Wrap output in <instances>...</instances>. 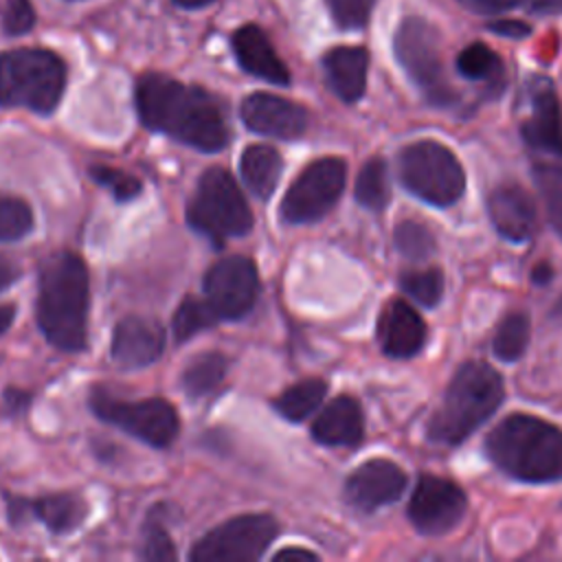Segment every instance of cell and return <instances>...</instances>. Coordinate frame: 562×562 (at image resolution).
Segmentation results:
<instances>
[{
  "label": "cell",
  "instance_id": "cell-28",
  "mask_svg": "<svg viewBox=\"0 0 562 562\" xmlns=\"http://www.w3.org/2000/svg\"><path fill=\"white\" fill-rule=\"evenodd\" d=\"M529 316L525 312H509L503 316V321L496 327L494 340H492V349L494 356L503 362H514L518 360L527 345H529Z\"/></svg>",
  "mask_w": 562,
  "mask_h": 562
},
{
  "label": "cell",
  "instance_id": "cell-25",
  "mask_svg": "<svg viewBox=\"0 0 562 562\" xmlns=\"http://www.w3.org/2000/svg\"><path fill=\"white\" fill-rule=\"evenodd\" d=\"M226 369H228V358L222 351H204L184 367L180 378L182 391L193 400L204 397L222 384Z\"/></svg>",
  "mask_w": 562,
  "mask_h": 562
},
{
  "label": "cell",
  "instance_id": "cell-10",
  "mask_svg": "<svg viewBox=\"0 0 562 562\" xmlns=\"http://www.w3.org/2000/svg\"><path fill=\"white\" fill-rule=\"evenodd\" d=\"M279 525L270 514L235 516L209 533L191 549L193 562H255L277 538Z\"/></svg>",
  "mask_w": 562,
  "mask_h": 562
},
{
  "label": "cell",
  "instance_id": "cell-3",
  "mask_svg": "<svg viewBox=\"0 0 562 562\" xmlns=\"http://www.w3.org/2000/svg\"><path fill=\"white\" fill-rule=\"evenodd\" d=\"M485 452L498 470L522 483L562 479V430L536 415L501 419L485 439Z\"/></svg>",
  "mask_w": 562,
  "mask_h": 562
},
{
  "label": "cell",
  "instance_id": "cell-31",
  "mask_svg": "<svg viewBox=\"0 0 562 562\" xmlns=\"http://www.w3.org/2000/svg\"><path fill=\"white\" fill-rule=\"evenodd\" d=\"M457 70L465 79H476V81H498L503 75V64L498 55L487 48L481 42H474L465 46L459 57H457Z\"/></svg>",
  "mask_w": 562,
  "mask_h": 562
},
{
  "label": "cell",
  "instance_id": "cell-45",
  "mask_svg": "<svg viewBox=\"0 0 562 562\" xmlns=\"http://www.w3.org/2000/svg\"><path fill=\"white\" fill-rule=\"evenodd\" d=\"M551 279H553V268H551L549 263H544V261H540V263L531 270V281H533L536 285H547Z\"/></svg>",
  "mask_w": 562,
  "mask_h": 562
},
{
  "label": "cell",
  "instance_id": "cell-6",
  "mask_svg": "<svg viewBox=\"0 0 562 562\" xmlns=\"http://www.w3.org/2000/svg\"><path fill=\"white\" fill-rule=\"evenodd\" d=\"M187 222L215 248H222L226 239L248 235L255 220L233 176L222 167H211L200 176L187 204Z\"/></svg>",
  "mask_w": 562,
  "mask_h": 562
},
{
  "label": "cell",
  "instance_id": "cell-7",
  "mask_svg": "<svg viewBox=\"0 0 562 562\" xmlns=\"http://www.w3.org/2000/svg\"><path fill=\"white\" fill-rule=\"evenodd\" d=\"M402 184L419 200L446 209L452 206L465 189V173L457 156L437 140H417L406 145L397 158Z\"/></svg>",
  "mask_w": 562,
  "mask_h": 562
},
{
  "label": "cell",
  "instance_id": "cell-32",
  "mask_svg": "<svg viewBox=\"0 0 562 562\" xmlns=\"http://www.w3.org/2000/svg\"><path fill=\"white\" fill-rule=\"evenodd\" d=\"M400 288L424 307H435L443 296V274L437 268L406 270L400 274Z\"/></svg>",
  "mask_w": 562,
  "mask_h": 562
},
{
  "label": "cell",
  "instance_id": "cell-16",
  "mask_svg": "<svg viewBox=\"0 0 562 562\" xmlns=\"http://www.w3.org/2000/svg\"><path fill=\"white\" fill-rule=\"evenodd\" d=\"M241 121L250 132L292 140L307 130V110L270 92H252L241 103Z\"/></svg>",
  "mask_w": 562,
  "mask_h": 562
},
{
  "label": "cell",
  "instance_id": "cell-18",
  "mask_svg": "<svg viewBox=\"0 0 562 562\" xmlns=\"http://www.w3.org/2000/svg\"><path fill=\"white\" fill-rule=\"evenodd\" d=\"M165 349V329L158 321L145 316H125L112 334V360L125 369H140L160 358Z\"/></svg>",
  "mask_w": 562,
  "mask_h": 562
},
{
  "label": "cell",
  "instance_id": "cell-33",
  "mask_svg": "<svg viewBox=\"0 0 562 562\" xmlns=\"http://www.w3.org/2000/svg\"><path fill=\"white\" fill-rule=\"evenodd\" d=\"M393 241L397 250L411 259V261H422L428 259L435 252V235L424 226L422 222L415 220H404L395 226Z\"/></svg>",
  "mask_w": 562,
  "mask_h": 562
},
{
  "label": "cell",
  "instance_id": "cell-4",
  "mask_svg": "<svg viewBox=\"0 0 562 562\" xmlns=\"http://www.w3.org/2000/svg\"><path fill=\"white\" fill-rule=\"evenodd\" d=\"M505 397L503 378L483 360L463 362L432 417L426 426V437L435 443L459 446L483 422H487Z\"/></svg>",
  "mask_w": 562,
  "mask_h": 562
},
{
  "label": "cell",
  "instance_id": "cell-39",
  "mask_svg": "<svg viewBox=\"0 0 562 562\" xmlns=\"http://www.w3.org/2000/svg\"><path fill=\"white\" fill-rule=\"evenodd\" d=\"M31 404V393L18 386H9L2 393V406L7 411V415H22L24 411H29Z\"/></svg>",
  "mask_w": 562,
  "mask_h": 562
},
{
  "label": "cell",
  "instance_id": "cell-30",
  "mask_svg": "<svg viewBox=\"0 0 562 562\" xmlns=\"http://www.w3.org/2000/svg\"><path fill=\"white\" fill-rule=\"evenodd\" d=\"M215 323H220V318L206 303V299L187 296L173 314V336L178 342H182L193 338L198 331L213 327Z\"/></svg>",
  "mask_w": 562,
  "mask_h": 562
},
{
  "label": "cell",
  "instance_id": "cell-5",
  "mask_svg": "<svg viewBox=\"0 0 562 562\" xmlns=\"http://www.w3.org/2000/svg\"><path fill=\"white\" fill-rule=\"evenodd\" d=\"M66 88L64 61L44 48H13L0 55V105L48 114Z\"/></svg>",
  "mask_w": 562,
  "mask_h": 562
},
{
  "label": "cell",
  "instance_id": "cell-36",
  "mask_svg": "<svg viewBox=\"0 0 562 562\" xmlns=\"http://www.w3.org/2000/svg\"><path fill=\"white\" fill-rule=\"evenodd\" d=\"M143 560L149 562H167V560H176V547L165 529V522H160L156 518V509L147 516V525L143 531V544H140V553Z\"/></svg>",
  "mask_w": 562,
  "mask_h": 562
},
{
  "label": "cell",
  "instance_id": "cell-9",
  "mask_svg": "<svg viewBox=\"0 0 562 562\" xmlns=\"http://www.w3.org/2000/svg\"><path fill=\"white\" fill-rule=\"evenodd\" d=\"M90 408L103 422L154 448L169 446L180 430L176 408L160 397L121 400L105 389H94L90 393Z\"/></svg>",
  "mask_w": 562,
  "mask_h": 562
},
{
  "label": "cell",
  "instance_id": "cell-14",
  "mask_svg": "<svg viewBox=\"0 0 562 562\" xmlns=\"http://www.w3.org/2000/svg\"><path fill=\"white\" fill-rule=\"evenodd\" d=\"M88 516V503L81 494L57 492L40 498H24L7 494V518L11 525H22L31 518L44 522L53 533H70Z\"/></svg>",
  "mask_w": 562,
  "mask_h": 562
},
{
  "label": "cell",
  "instance_id": "cell-13",
  "mask_svg": "<svg viewBox=\"0 0 562 562\" xmlns=\"http://www.w3.org/2000/svg\"><path fill=\"white\" fill-rule=\"evenodd\" d=\"M468 498L463 490L443 476L422 474L408 501V518L424 536H443L465 516Z\"/></svg>",
  "mask_w": 562,
  "mask_h": 562
},
{
  "label": "cell",
  "instance_id": "cell-40",
  "mask_svg": "<svg viewBox=\"0 0 562 562\" xmlns=\"http://www.w3.org/2000/svg\"><path fill=\"white\" fill-rule=\"evenodd\" d=\"M487 29L494 31L496 35L514 37V40L525 37V35H529V31H531V29H529L525 22H520V20H496V22H490Z\"/></svg>",
  "mask_w": 562,
  "mask_h": 562
},
{
  "label": "cell",
  "instance_id": "cell-42",
  "mask_svg": "<svg viewBox=\"0 0 562 562\" xmlns=\"http://www.w3.org/2000/svg\"><path fill=\"white\" fill-rule=\"evenodd\" d=\"M272 560L274 562H294V560H301V562H314V560H318V555L316 553H312V551H307V549H301V547H292V549H281V551H277L274 555H272Z\"/></svg>",
  "mask_w": 562,
  "mask_h": 562
},
{
  "label": "cell",
  "instance_id": "cell-37",
  "mask_svg": "<svg viewBox=\"0 0 562 562\" xmlns=\"http://www.w3.org/2000/svg\"><path fill=\"white\" fill-rule=\"evenodd\" d=\"M325 4L340 29L356 31L367 26L375 0H325Z\"/></svg>",
  "mask_w": 562,
  "mask_h": 562
},
{
  "label": "cell",
  "instance_id": "cell-35",
  "mask_svg": "<svg viewBox=\"0 0 562 562\" xmlns=\"http://www.w3.org/2000/svg\"><path fill=\"white\" fill-rule=\"evenodd\" d=\"M90 176L94 182H99L101 187H105L114 200L119 202H130L134 198H138L143 184L136 176L116 169V167H108V165H94L90 167Z\"/></svg>",
  "mask_w": 562,
  "mask_h": 562
},
{
  "label": "cell",
  "instance_id": "cell-44",
  "mask_svg": "<svg viewBox=\"0 0 562 562\" xmlns=\"http://www.w3.org/2000/svg\"><path fill=\"white\" fill-rule=\"evenodd\" d=\"M529 7L536 13H562V0H529Z\"/></svg>",
  "mask_w": 562,
  "mask_h": 562
},
{
  "label": "cell",
  "instance_id": "cell-2",
  "mask_svg": "<svg viewBox=\"0 0 562 562\" xmlns=\"http://www.w3.org/2000/svg\"><path fill=\"white\" fill-rule=\"evenodd\" d=\"M88 268L70 250L55 252L42 263L37 283V325L44 338L61 351L86 347Z\"/></svg>",
  "mask_w": 562,
  "mask_h": 562
},
{
  "label": "cell",
  "instance_id": "cell-19",
  "mask_svg": "<svg viewBox=\"0 0 562 562\" xmlns=\"http://www.w3.org/2000/svg\"><path fill=\"white\" fill-rule=\"evenodd\" d=\"M487 213L496 233L509 241L522 244L538 228V213L531 195L516 182L498 184L487 198Z\"/></svg>",
  "mask_w": 562,
  "mask_h": 562
},
{
  "label": "cell",
  "instance_id": "cell-27",
  "mask_svg": "<svg viewBox=\"0 0 562 562\" xmlns=\"http://www.w3.org/2000/svg\"><path fill=\"white\" fill-rule=\"evenodd\" d=\"M356 202L373 213H380L389 200H391V189H389V171L382 158H369L362 169L358 171L356 187H353Z\"/></svg>",
  "mask_w": 562,
  "mask_h": 562
},
{
  "label": "cell",
  "instance_id": "cell-47",
  "mask_svg": "<svg viewBox=\"0 0 562 562\" xmlns=\"http://www.w3.org/2000/svg\"><path fill=\"white\" fill-rule=\"evenodd\" d=\"M178 7H182V9H200V7H206V4H211V2H215V0H173Z\"/></svg>",
  "mask_w": 562,
  "mask_h": 562
},
{
  "label": "cell",
  "instance_id": "cell-17",
  "mask_svg": "<svg viewBox=\"0 0 562 562\" xmlns=\"http://www.w3.org/2000/svg\"><path fill=\"white\" fill-rule=\"evenodd\" d=\"M527 147L562 158V110L549 81H538L529 90V112L520 123Z\"/></svg>",
  "mask_w": 562,
  "mask_h": 562
},
{
  "label": "cell",
  "instance_id": "cell-8",
  "mask_svg": "<svg viewBox=\"0 0 562 562\" xmlns=\"http://www.w3.org/2000/svg\"><path fill=\"white\" fill-rule=\"evenodd\" d=\"M393 48L400 66L428 103L448 108L457 101V92L443 72L439 33L428 20L417 15L404 18L397 26Z\"/></svg>",
  "mask_w": 562,
  "mask_h": 562
},
{
  "label": "cell",
  "instance_id": "cell-43",
  "mask_svg": "<svg viewBox=\"0 0 562 562\" xmlns=\"http://www.w3.org/2000/svg\"><path fill=\"white\" fill-rule=\"evenodd\" d=\"M20 277V268L4 255H0V292Z\"/></svg>",
  "mask_w": 562,
  "mask_h": 562
},
{
  "label": "cell",
  "instance_id": "cell-21",
  "mask_svg": "<svg viewBox=\"0 0 562 562\" xmlns=\"http://www.w3.org/2000/svg\"><path fill=\"white\" fill-rule=\"evenodd\" d=\"M233 50L239 61V66L277 86H288L290 83V70L272 48L268 35L257 26V24H246L233 33Z\"/></svg>",
  "mask_w": 562,
  "mask_h": 562
},
{
  "label": "cell",
  "instance_id": "cell-12",
  "mask_svg": "<svg viewBox=\"0 0 562 562\" xmlns=\"http://www.w3.org/2000/svg\"><path fill=\"white\" fill-rule=\"evenodd\" d=\"M259 296L257 266L241 255L215 261L204 274V299L220 321L244 318Z\"/></svg>",
  "mask_w": 562,
  "mask_h": 562
},
{
  "label": "cell",
  "instance_id": "cell-1",
  "mask_svg": "<svg viewBox=\"0 0 562 562\" xmlns=\"http://www.w3.org/2000/svg\"><path fill=\"white\" fill-rule=\"evenodd\" d=\"M136 110L145 127L167 134L200 151H220L228 127L217 101L198 86H187L160 72L136 81Z\"/></svg>",
  "mask_w": 562,
  "mask_h": 562
},
{
  "label": "cell",
  "instance_id": "cell-23",
  "mask_svg": "<svg viewBox=\"0 0 562 562\" xmlns=\"http://www.w3.org/2000/svg\"><path fill=\"white\" fill-rule=\"evenodd\" d=\"M323 68L329 88L345 103H356L364 94L369 53L362 46H336L327 50Z\"/></svg>",
  "mask_w": 562,
  "mask_h": 562
},
{
  "label": "cell",
  "instance_id": "cell-22",
  "mask_svg": "<svg viewBox=\"0 0 562 562\" xmlns=\"http://www.w3.org/2000/svg\"><path fill=\"white\" fill-rule=\"evenodd\" d=\"M362 432V411L351 395L334 397L312 422V437L325 446H358Z\"/></svg>",
  "mask_w": 562,
  "mask_h": 562
},
{
  "label": "cell",
  "instance_id": "cell-24",
  "mask_svg": "<svg viewBox=\"0 0 562 562\" xmlns=\"http://www.w3.org/2000/svg\"><path fill=\"white\" fill-rule=\"evenodd\" d=\"M283 160L281 154L270 145H250L244 149L239 160V173L252 195L268 200L281 178Z\"/></svg>",
  "mask_w": 562,
  "mask_h": 562
},
{
  "label": "cell",
  "instance_id": "cell-11",
  "mask_svg": "<svg viewBox=\"0 0 562 562\" xmlns=\"http://www.w3.org/2000/svg\"><path fill=\"white\" fill-rule=\"evenodd\" d=\"M347 180L342 158L325 156L310 162L288 187L281 200V217L288 224H312L338 202Z\"/></svg>",
  "mask_w": 562,
  "mask_h": 562
},
{
  "label": "cell",
  "instance_id": "cell-38",
  "mask_svg": "<svg viewBox=\"0 0 562 562\" xmlns=\"http://www.w3.org/2000/svg\"><path fill=\"white\" fill-rule=\"evenodd\" d=\"M0 18L7 35H22L35 24V11L31 0H4Z\"/></svg>",
  "mask_w": 562,
  "mask_h": 562
},
{
  "label": "cell",
  "instance_id": "cell-29",
  "mask_svg": "<svg viewBox=\"0 0 562 562\" xmlns=\"http://www.w3.org/2000/svg\"><path fill=\"white\" fill-rule=\"evenodd\" d=\"M531 176L542 195L547 217L562 237V167L553 162H536L531 167Z\"/></svg>",
  "mask_w": 562,
  "mask_h": 562
},
{
  "label": "cell",
  "instance_id": "cell-26",
  "mask_svg": "<svg viewBox=\"0 0 562 562\" xmlns=\"http://www.w3.org/2000/svg\"><path fill=\"white\" fill-rule=\"evenodd\" d=\"M327 393V384L325 380L321 378H307V380H301L292 386H288L274 402L272 406L277 408V413L281 417H285L288 422H303L307 419L323 402Z\"/></svg>",
  "mask_w": 562,
  "mask_h": 562
},
{
  "label": "cell",
  "instance_id": "cell-46",
  "mask_svg": "<svg viewBox=\"0 0 562 562\" xmlns=\"http://www.w3.org/2000/svg\"><path fill=\"white\" fill-rule=\"evenodd\" d=\"M15 318V305H0V336L11 327Z\"/></svg>",
  "mask_w": 562,
  "mask_h": 562
},
{
  "label": "cell",
  "instance_id": "cell-48",
  "mask_svg": "<svg viewBox=\"0 0 562 562\" xmlns=\"http://www.w3.org/2000/svg\"><path fill=\"white\" fill-rule=\"evenodd\" d=\"M551 316H560V318H562V294H560V299L555 301V305H553V310H551Z\"/></svg>",
  "mask_w": 562,
  "mask_h": 562
},
{
  "label": "cell",
  "instance_id": "cell-20",
  "mask_svg": "<svg viewBox=\"0 0 562 562\" xmlns=\"http://www.w3.org/2000/svg\"><path fill=\"white\" fill-rule=\"evenodd\" d=\"M428 327L404 299L389 301L378 318V342L391 358H413L426 345Z\"/></svg>",
  "mask_w": 562,
  "mask_h": 562
},
{
  "label": "cell",
  "instance_id": "cell-41",
  "mask_svg": "<svg viewBox=\"0 0 562 562\" xmlns=\"http://www.w3.org/2000/svg\"><path fill=\"white\" fill-rule=\"evenodd\" d=\"M472 11H479V13H496V11H505V9H512L516 7L518 2L522 0H463Z\"/></svg>",
  "mask_w": 562,
  "mask_h": 562
},
{
  "label": "cell",
  "instance_id": "cell-15",
  "mask_svg": "<svg viewBox=\"0 0 562 562\" xmlns=\"http://www.w3.org/2000/svg\"><path fill=\"white\" fill-rule=\"evenodd\" d=\"M406 472L389 459H371L358 465L345 481V501L360 512H375L395 503L406 487Z\"/></svg>",
  "mask_w": 562,
  "mask_h": 562
},
{
  "label": "cell",
  "instance_id": "cell-34",
  "mask_svg": "<svg viewBox=\"0 0 562 562\" xmlns=\"http://www.w3.org/2000/svg\"><path fill=\"white\" fill-rule=\"evenodd\" d=\"M33 226L31 206L15 195L0 193V241H15Z\"/></svg>",
  "mask_w": 562,
  "mask_h": 562
}]
</instances>
